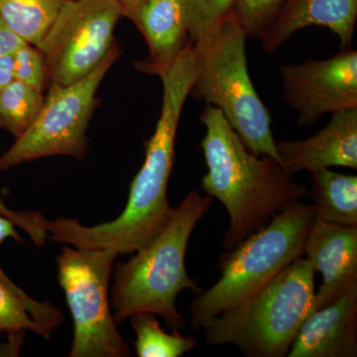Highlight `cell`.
I'll return each instance as SVG.
<instances>
[{
    "instance_id": "6da1fadb",
    "label": "cell",
    "mask_w": 357,
    "mask_h": 357,
    "mask_svg": "<svg viewBox=\"0 0 357 357\" xmlns=\"http://www.w3.org/2000/svg\"><path fill=\"white\" fill-rule=\"evenodd\" d=\"M194 50L187 47L172 64L157 73L163 84V102L156 129L146 143L144 163L133 178L126 208L119 218L95 227L73 218L43 220L47 238L77 248L110 249L119 255L137 252L163 231L172 218L169 180L183 107L196 77Z\"/></svg>"
},
{
    "instance_id": "7a4b0ae2",
    "label": "cell",
    "mask_w": 357,
    "mask_h": 357,
    "mask_svg": "<svg viewBox=\"0 0 357 357\" xmlns=\"http://www.w3.org/2000/svg\"><path fill=\"white\" fill-rule=\"evenodd\" d=\"M202 140L208 173L202 178L206 195L218 199L229 213L223 248L231 250L294 204L309 198L277 160L249 151L222 112L208 105L201 116Z\"/></svg>"
},
{
    "instance_id": "3957f363",
    "label": "cell",
    "mask_w": 357,
    "mask_h": 357,
    "mask_svg": "<svg viewBox=\"0 0 357 357\" xmlns=\"http://www.w3.org/2000/svg\"><path fill=\"white\" fill-rule=\"evenodd\" d=\"M211 204V197L192 190L174 208L163 231L129 261L116 267L110 300L115 323L144 312L161 316L172 330L184 326V318L176 307L178 294L203 291L188 275L185 253L195 227Z\"/></svg>"
},
{
    "instance_id": "277c9868",
    "label": "cell",
    "mask_w": 357,
    "mask_h": 357,
    "mask_svg": "<svg viewBox=\"0 0 357 357\" xmlns=\"http://www.w3.org/2000/svg\"><path fill=\"white\" fill-rule=\"evenodd\" d=\"M314 269L298 258L266 286L203 326L208 345H236L248 357H285L316 302Z\"/></svg>"
},
{
    "instance_id": "5b68a950",
    "label": "cell",
    "mask_w": 357,
    "mask_h": 357,
    "mask_svg": "<svg viewBox=\"0 0 357 357\" xmlns=\"http://www.w3.org/2000/svg\"><path fill=\"white\" fill-rule=\"evenodd\" d=\"M246 38L229 13L192 43L197 72L190 95L220 109L249 151L280 163L271 116L249 76Z\"/></svg>"
},
{
    "instance_id": "8992f818",
    "label": "cell",
    "mask_w": 357,
    "mask_h": 357,
    "mask_svg": "<svg viewBox=\"0 0 357 357\" xmlns=\"http://www.w3.org/2000/svg\"><path fill=\"white\" fill-rule=\"evenodd\" d=\"M316 218L312 204H294L218 259L220 278L198 294L190 307L195 331L213 317L259 292L286 266L304 256L305 241Z\"/></svg>"
},
{
    "instance_id": "52a82bcc",
    "label": "cell",
    "mask_w": 357,
    "mask_h": 357,
    "mask_svg": "<svg viewBox=\"0 0 357 357\" xmlns=\"http://www.w3.org/2000/svg\"><path fill=\"white\" fill-rule=\"evenodd\" d=\"M116 253L105 248L64 246L58 278L74 321L70 357H128V344L110 311L109 279Z\"/></svg>"
},
{
    "instance_id": "ba28073f",
    "label": "cell",
    "mask_w": 357,
    "mask_h": 357,
    "mask_svg": "<svg viewBox=\"0 0 357 357\" xmlns=\"http://www.w3.org/2000/svg\"><path fill=\"white\" fill-rule=\"evenodd\" d=\"M119 55L115 47L81 81L68 86L51 84L31 126L0 157V171L58 155L83 159L88 151L86 131L96 107L98 89Z\"/></svg>"
},
{
    "instance_id": "9c48e42d",
    "label": "cell",
    "mask_w": 357,
    "mask_h": 357,
    "mask_svg": "<svg viewBox=\"0 0 357 357\" xmlns=\"http://www.w3.org/2000/svg\"><path fill=\"white\" fill-rule=\"evenodd\" d=\"M122 15L115 0H69L37 46L51 84L68 86L89 76L114 50Z\"/></svg>"
},
{
    "instance_id": "30bf717a",
    "label": "cell",
    "mask_w": 357,
    "mask_h": 357,
    "mask_svg": "<svg viewBox=\"0 0 357 357\" xmlns=\"http://www.w3.org/2000/svg\"><path fill=\"white\" fill-rule=\"evenodd\" d=\"M284 100L298 114L300 126H312L326 114L357 109V51L280 67Z\"/></svg>"
},
{
    "instance_id": "8fae6325",
    "label": "cell",
    "mask_w": 357,
    "mask_h": 357,
    "mask_svg": "<svg viewBox=\"0 0 357 357\" xmlns=\"http://www.w3.org/2000/svg\"><path fill=\"white\" fill-rule=\"evenodd\" d=\"M287 356H357V285L312 311Z\"/></svg>"
},
{
    "instance_id": "7c38bea8",
    "label": "cell",
    "mask_w": 357,
    "mask_h": 357,
    "mask_svg": "<svg viewBox=\"0 0 357 357\" xmlns=\"http://www.w3.org/2000/svg\"><path fill=\"white\" fill-rule=\"evenodd\" d=\"M304 256L323 276L314 310L357 285V227L314 218L305 241Z\"/></svg>"
},
{
    "instance_id": "4fadbf2b",
    "label": "cell",
    "mask_w": 357,
    "mask_h": 357,
    "mask_svg": "<svg viewBox=\"0 0 357 357\" xmlns=\"http://www.w3.org/2000/svg\"><path fill=\"white\" fill-rule=\"evenodd\" d=\"M281 166L289 175L345 167L357 169V109L342 110L307 139L276 142Z\"/></svg>"
},
{
    "instance_id": "5bb4252c",
    "label": "cell",
    "mask_w": 357,
    "mask_h": 357,
    "mask_svg": "<svg viewBox=\"0 0 357 357\" xmlns=\"http://www.w3.org/2000/svg\"><path fill=\"white\" fill-rule=\"evenodd\" d=\"M123 17L133 21L149 47V59L137 64L142 72L156 75L191 43L183 0H141Z\"/></svg>"
},
{
    "instance_id": "9a60e30c",
    "label": "cell",
    "mask_w": 357,
    "mask_h": 357,
    "mask_svg": "<svg viewBox=\"0 0 357 357\" xmlns=\"http://www.w3.org/2000/svg\"><path fill=\"white\" fill-rule=\"evenodd\" d=\"M356 18L357 0H287L258 39L265 51L274 52L303 28L324 26L349 48Z\"/></svg>"
},
{
    "instance_id": "2e32d148",
    "label": "cell",
    "mask_w": 357,
    "mask_h": 357,
    "mask_svg": "<svg viewBox=\"0 0 357 357\" xmlns=\"http://www.w3.org/2000/svg\"><path fill=\"white\" fill-rule=\"evenodd\" d=\"M310 173L316 218L324 222L357 227V177L321 169Z\"/></svg>"
},
{
    "instance_id": "e0dca14e",
    "label": "cell",
    "mask_w": 357,
    "mask_h": 357,
    "mask_svg": "<svg viewBox=\"0 0 357 357\" xmlns=\"http://www.w3.org/2000/svg\"><path fill=\"white\" fill-rule=\"evenodd\" d=\"M62 321V312L50 303L35 301L0 278V332L30 331L49 338Z\"/></svg>"
},
{
    "instance_id": "ac0fdd59",
    "label": "cell",
    "mask_w": 357,
    "mask_h": 357,
    "mask_svg": "<svg viewBox=\"0 0 357 357\" xmlns=\"http://www.w3.org/2000/svg\"><path fill=\"white\" fill-rule=\"evenodd\" d=\"M69 0H0V17L26 43L37 47Z\"/></svg>"
},
{
    "instance_id": "d6986e66",
    "label": "cell",
    "mask_w": 357,
    "mask_h": 357,
    "mask_svg": "<svg viewBox=\"0 0 357 357\" xmlns=\"http://www.w3.org/2000/svg\"><path fill=\"white\" fill-rule=\"evenodd\" d=\"M136 333V354L139 357H180L191 351L197 338L184 337L177 330L167 333L154 314H136L130 317Z\"/></svg>"
},
{
    "instance_id": "ffe728a7",
    "label": "cell",
    "mask_w": 357,
    "mask_h": 357,
    "mask_svg": "<svg viewBox=\"0 0 357 357\" xmlns=\"http://www.w3.org/2000/svg\"><path fill=\"white\" fill-rule=\"evenodd\" d=\"M44 100L43 93L13 79L0 88V128L20 137L36 119Z\"/></svg>"
},
{
    "instance_id": "44dd1931",
    "label": "cell",
    "mask_w": 357,
    "mask_h": 357,
    "mask_svg": "<svg viewBox=\"0 0 357 357\" xmlns=\"http://www.w3.org/2000/svg\"><path fill=\"white\" fill-rule=\"evenodd\" d=\"M287 0H234L231 14L246 36L259 38Z\"/></svg>"
},
{
    "instance_id": "7402d4cb",
    "label": "cell",
    "mask_w": 357,
    "mask_h": 357,
    "mask_svg": "<svg viewBox=\"0 0 357 357\" xmlns=\"http://www.w3.org/2000/svg\"><path fill=\"white\" fill-rule=\"evenodd\" d=\"M183 2L189 39L192 44L229 15L234 0H183Z\"/></svg>"
},
{
    "instance_id": "603a6c76",
    "label": "cell",
    "mask_w": 357,
    "mask_h": 357,
    "mask_svg": "<svg viewBox=\"0 0 357 357\" xmlns=\"http://www.w3.org/2000/svg\"><path fill=\"white\" fill-rule=\"evenodd\" d=\"M13 79L43 93L48 81V73L39 49L31 44H23L13 54Z\"/></svg>"
},
{
    "instance_id": "cb8c5ba5",
    "label": "cell",
    "mask_w": 357,
    "mask_h": 357,
    "mask_svg": "<svg viewBox=\"0 0 357 357\" xmlns=\"http://www.w3.org/2000/svg\"><path fill=\"white\" fill-rule=\"evenodd\" d=\"M25 43L0 17V56L13 55Z\"/></svg>"
},
{
    "instance_id": "d4e9b609",
    "label": "cell",
    "mask_w": 357,
    "mask_h": 357,
    "mask_svg": "<svg viewBox=\"0 0 357 357\" xmlns=\"http://www.w3.org/2000/svg\"><path fill=\"white\" fill-rule=\"evenodd\" d=\"M7 238H13L15 239V241H21V237L15 230V225H14L9 218L0 215V243H3ZM0 278L6 282V283L8 284V285L13 286V287H17V286L8 278V276L4 273L1 268H0Z\"/></svg>"
},
{
    "instance_id": "484cf974",
    "label": "cell",
    "mask_w": 357,
    "mask_h": 357,
    "mask_svg": "<svg viewBox=\"0 0 357 357\" xmlns=\"http://www.w3.org/2000/svg\"><path fill=\"white\" fill-rule=\"evenodd\" d=\"M13 79V55L0 56V88L10 83Z\"/></svg>"
},
{
    "instance_id": "4316f807",
    "label": "cell",
    "mask_w": 357,
    "mask_h": 357,
    "mask_svg": "<svg viewBox=\"0 0 357 357\" xmlns=\"http://www.w3.org/2000/svg\"><path fill=\"white\" fill-rule=\"evenodd\" d=\"M115 1L119 2V6H121L122 15H123L124 11L128 10V9L131 8V7H133L134 6H136V4H137L138 2H140L141 0H115Z\"/></svg>"
},
{
    "instance_id": "83f0119b",
    "label": "cell",
    "mask_w": 357,
    "mask_h": 357,
    "mask_svg": "<svg viewBox=\"0 0 357 357\" xmlns=\"http://www.w3.org/2000/svg\"><path fill=\"white\" fill-rule=\"evenodd\" d=\"M15 211L9 210L6 206V204H3V202L0 201V215H3L9 220H13L14 217H15Z\"/></svg>"
}]
</instances>
